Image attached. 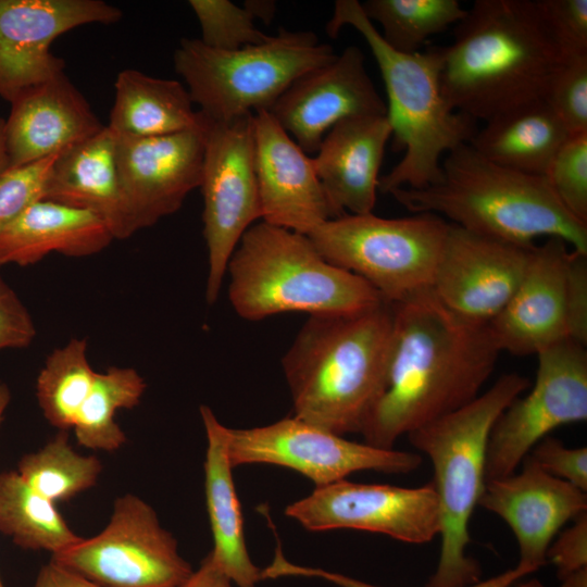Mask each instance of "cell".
Here are the masks:
<instances>
[{
    "label": "cell",
    "mask_w": 587,
    "mask_h": 587,
    "mask_svg": "<svg viewBox=\"0 0 587 587\" xmlns=\"http://www.w3.org/2000/svg\"><path fill=\"white\" fill-rule=\"evenodd\" d=\"M392 310L384 383L360 430L382 449L478 397L501 352L489 324L461 320L432 290Z\"/></svg>",
    "instance_id": "cell-1"
},
{
    "label": "cell",
    "mask_w": 587,
    "mask_h": 587,
    "mask_svg": "<svg viewBox=\"0 0 587 587\" xmlns=\"http://www.w3.org/2000/svg\"><path fill=\"white\" fill-rule=\"evenodd\" d=\"M439 50L444 97L475 122L544 99L562 61L535 0H475Z\"/></svg>",
    "instance_id": "cell-2"
},
{
    "label": "cell",
    "mask_w": 587,
    "mask_h": 587,
    "mask_svg": "<svg viewBox=\"0 0 587 587\" xmlns=\"http://www.w3.org/2000/svg\"><path fill=\"white\" fill-rule=\"evenodd\" d=\"M392 324L386 301L310 315L282 359L295 416L340 436L360 433L384 383Z\"/></svg>",
    "instance_id": "cell-3"
},
{
    "label": "cell",
    "mask_w": 587,
    "mask_h": 587,
    "mask_svg": "<svg viewBox=\"0 0 587 587\" xmlns=\"http://www.w3.org/2000/svg\"><path fill=\"white\" fill-rule=\"evenodd\" d=\"M389 195L412 213L445 216L476 234L523 245L559 238L587 253V224L564 208L545 175L494 163L469 142L446 154L436 184Z\"/></svg>",
    "instance_id": "cell-4"
},
{
    "label": "cell",
    "mask_w": 587,
    "mask_h": 587,
    "mask_svg": "<svg viewBox=\"0 0 587 587\" xmlns=\"http://www.w3.org/2000/svg\"><path fill=\"white\" fill-rule=\"evenodd\" d=\"M344 26L353 27L367 43L379 68L387 93V118L391 136L404 154L379 178L378 190L421 189L441 176V160L467 143L476 122L453 111L440 85V50L401 53L390 48L358 0H337L326 33L335 38Z\"/></svg>",
    "instance_id": "cell-5"
},
{
    "label": "cell",
    "mask_w": 587,
    "mask_h": 587,
    "mask_svg": "<svg viewBox=\"0 0 587 587\" xmlns=\"http://www.w3.org/2000/svg\"><path fill=\"white\" fill-rule=\"evenodd\" d=\"M529 386L509 373L474 400L409 433L410 444L432 464L441 538L437 569L426 587H463L478 582L480 571L469 558V524L485 486L486 450L500 414Z\"/></svg>",
    "instance_id": "cell-6"
},
{
    "label": "cell",
    "mask_w": 587,
    "mask_h": 587,
    "mask_svg": "<svg viewBox=\"0 0 587 587\" xmlns=\"http://www.w3.org/2000/svg\"><path fill=\"white\" fill-rule=\"evenodd\" d=\"M226 272L230 304L249 321L352 313L384 301L364 279L328 263L307 235L263 221L241 236Z\"/></svg>",
    "instance_id": "cell-7"
},
{
    "label": "cell",
    "mask_w": 587,
    "mask_h": 587,
    "mask_svg": "<svg viewBox=\"0 0 587 587\" xmlns=\"http://www.w3.org/2000/svg\"><path fill=\"white\" fill-rule=\"evenodd\" d=\"M336 57L313 32L280 28L263 43L232 51L183 38L173 60L198 111L210 121L227 122L270 111L295 80Z\"/></svg>",
    "instance_id": "cell-8"
},
{
    "label": "cell",
    "mask_w": 587,
    "mask_h": 587,
    "mask_svg": "<svg viewBox=\"0 0 587 587\" xmlns=\"http://www.w3.org/2000/svg\"><path fill=\"white\" fill-rule=\"evenodd\" d=\"M449 223L433 213L330 218L307 235L330 264L355 274L391 304L432 289Z\"/></svg>",
    "instance_id": "cell-9"
},
{
    "label": "cell",
    "mask_w": 587,
    "mask_h": 587,
    "mask_svg": "<svg viewBox=\"0 0 587 587\" xmlns=\"http://www.w3.org/2000/svg\"><path fill=\"white\" fill-rule=\"evenodd\" d=\"M51 561L100 587H177L193 572L152 507L132 494L116 499L100 534Z\"/></svg>",
    "instance_id": "cell-10"
},
{
    "label": "cell",
    "mask_w": 587,
    "mask_h": 587,
    "mask_svg": "<svg viewBox=\"0 0 587 587\" xmlns=\"http://www.w3.org/2000/svg\"><path fill=\"white\" fill-rule=\"evenodd\" d=\"M200 189L209 271L205 299L216 302L227 264L245 232L261 220L254 164L253 113L227 122L205 118Z\"/></svg>",
    "instance_id": "cell-11"
},
{
    "label": "cell",
    "mask_w": 587,
    "mask_h": 587,
    "mask_svg": "<svg viewBox=\"0 0 587 587\" xmlns=\"http://www.w3.org/2000/svg\"><path fill=\"white\" fill-rule=\"evenodd\" d=\"M535 384L495 422L488 438L485 482L515 472L554 428L587 419L586 346L565 339L537 354Z\"/></svg>",
    "instance_id": "cell-12"
},
{
    "label": "cell",
    "mask_w": 587,
    "mask_h": 587,
    "mask_svg": "<svg viewBox=\"0 0 587 587\" xmlns=\"http://www.w3.org/2000/svg\"><path fill=\"white\" fill-rule=\"evenodd\" d=\"M233 467L264 463L294 470L315 487L326 486L354 472L409 473L422 455L351 441L296 416L252 428H227Z\"/></svg>",
    "instance_id": "cell-13"
},
{
    "label": "cell",
    "mask_w": 587,
    "mask_h": 587,
    "mask_svg": "<svg viewBox=\"0 0 587 587\" xmlns=\"http://www.w3.org/2000/svg\"><path fill=\"white\" fill-rule=\"evenodd\" d=\"M285 514L311 532L355 529L410 544L430 541L440 530L438 499L432 483L409 488L342 479L315 487L287 505Z\"/></svg>",
    "instance_id": "cell-14"
},
{
    "label": "cell",
    "mask_w": 587,
    "mask_h": 587,
    "mask_svg": "<svg viewBox=\"0 0 587 587\" xmlns=\"http://www.w3.org/2000/svg\"><path fill=\"white\" fill-rule=\"evenodd\" d=\"M535 248L449 223L430 290L461 320L488 325L513 297Z\"/></svg>",
    "instance_id": "cell-15"
},
{
    "label": "cell",
    "mask_w": 587,
    "mask_h": 587,
    "mask_svg": "<svg viewBox=\"0 0 587 587\" xmlns=\"http://www.w3.org/2000/svg\"><path fill=\"white\" fill-rule=\"evenodd\" d=\"M122 11L102 0H0V97L13 102L64 72L50 51L60 35L86 24H113Z\"/></svg>",
    "instance_id": "cell-16"
},
{
    "label": "cell",
    "mask_w": 587,
    "mask_h": 587,
    "mask_svg": "<svg viewBox=\"0 0 587 587\" xmlns=\"http://www.w3.org/2000/svg\"><path fill=\"white\" fill-rule=\"evenodd\" d=\"M114 136L120 186L135 233L178 211L200 187L204 124L158 137Z\"/></svg>",
    "instance_id": "cell-17"
},
{
    "label": "cell",
    "mask_w": 587,
    "mask_h": 587,
    "mask_svg": "<svg viewBox=\"0 0 587 587\" xmlns=\"http://www.w3.org/2000/svg\"><path fill=\"white\" fill-rule=\"evenodd\" d=\"M268 112L311 154L340 121L386 115L387 107L367 73L362 51L349 46L329 63L295 80Z\"/></svg>",
    "instance_id": "cell-18"
},
{
    "label": "cell",
    "mask_w": 587,
    "mask_h": 587,
    "mask_svg": "<svg viewBox=\"0 0 587 587\" xmlns=\"http://www.w3.org/2000/svg\"><path fill=\"white\" fill-rule=\"evenodd\" d=\"M254 164L261 221L309 235L337 217L313 158L282 128L268 111L253 113Z\"/></svg>",
    "instance_id": "cell-19"
},
{
    "label": "cell",
    "mask_w": 587,
    "mask_h": 587,
    "mask_svg": "<svg viewBox=\"0 0 587 587\" xmlns=\"http://www.w3.org/2000/svg\"><path fill=\"white\" fill-rule=\"evenodd\" d=\"M569 245L547 238L536 245L525 275L504 309L489 323L500 351L537 354L571 339Z\"/></svg>",
    "instance_id": "cell-20"
},
{
    "label": "cell",
    "mask_w": 587,
    "mask_h": 587,
    "mask_svg": "<svg viewBox=\"0 0 587 587\" xmlns=\"http://www.w3.org/2000/svg\"><path fill=\"white\" fill-rule=\"evenodd\" d=\"M478 505L510 526L519 544L517 564L535 572L547 562L548 548L559 529L586 512L587 496L526 455L520 473L485 482Z\"/></svg>",
    "instance_id": "cell-21"
},
{
    "label": "cell",
    "mask_w": 587,
    "mask_h": 587,
    "mask_svg": "<svg viewBox=\"0 0 587 587\" xmlns=\"http://www.w3.org/2000/svg\"><path fill=\"white\" fill-rule=\"evenodd\" d=\"M104 126L84 95L62 72L11 102L5 120L8 168L55 154Z\"/></svg>",
    "instance_id": "cell-22"
},
{
    "label": "cell",
    "mask_w": 587,
    "mask_h": 587,
    "mask_svg": "<svg viewBox=\"0 0 587 587\" xmlns=\"http://www.w3.org/2000/svg\"><path fill=\"white\" fill-rule=\"evenodd\" d=\"M391 126L386 115L352 116L323 138L313 163L337 217L372 213Z\"/></svg>",
    "instance_id": "cell-23"
},
{
    "label": "cell",
    "mask_w": 587,
    "mask_h": 587,
    "mask_svg": "<svg viewBox=\"0 0 587 587\" xmlns=\"http://www.w3.org/2000/svg\"><path fill=\"white\" fill-rule=\"evenodd\" d=\"M43 200L95 214L114 239L135 234L120 186L115 136L107 125L58 154Z\"/></svg>",
    "instance_id": "cell-24"
},
{
    "label": "cell",
    "mask_w": 587,
    "mask_h": 587,
    "mask_svg": "<svg viewBox=\"0 0 587 587\" xmlns=\"http://www.w3.org/2000/svg\"><path fill=\"white\" fill-rule=\"evenodd\" d=\"M207 436L204 492L213 537L212 559L237 587H257L261 570L247 550L243 517L228 454L227 428L208 405L200 407Z\"/></svg>",
    "instance_id": "cell-25"
},
{
    "label": "cell",
    "mask_w": 587,
    "mask_h": 587,
    "mask_svg": "<svg viewBox=\"0 0 587 587\" xmlns=\"http://www.w3.org/2000/svg\"><path fill=\"white\" fill-rule=\"evenodd\" d=\"M113 240L108 226L95 214L41 200L0 232V265H32L53 252L88 257Z\"/></svg>",
    "instance_id": "cell-26"
},
{
    "label": "cell",
    "mask_w": 587,
    "mask_h": 587,
    "mask_svg": "<svg viewBox=\"0 0 587 587\" xmlns=\"http://www.w3.org/2000/svg\"><path fill=\"white\" fill-rule=\"evenodd\" d=\"M570 136L563 122L541 99L485 122L469 143L494 163L546 176L553 158Z\"/></svg>",
    "instance_id": "cell-27"
},
{
    "label": "cell",
    "mask_w": 587,
    "mask_h": 587,
    "mask_svg": "<svg viewBox=\"0 0 587 587\" xmlns=\"http://www.w3.org/2000/svg\"><path fill=\"white\" fill-rule=\"evenodd\" d=\"M114 103L107 125L115 135L158 137L200 128L204 116L193 109L178 80L121 71L114 83Z\"/></svg>",
    "instance_id": "cell-28"
},
{
    "label": "cell",
    "mask_w": 587,
    "mask_h": 587,
    "mask_svg": "<svg viewBox=\"0 0 587 587\" xmlns=\"http://www.w3.org/2000/svg\"><path fill=\"white\" fill-rule=\"evenodd\" d=\"M0 533L22 549L52 554L82 539L66 524L55 503L34 491L16 471L0 473Z\"/></svg>",
    "instance_id": "cell-29"
},
{
    "label": "cell",
    "mask_w": 587,
    "mask_h": 587,
    "mask_svg": "<svg viewBox=\"0 0 587 587\" xmlns=\"http://www.w3.org/2000/svg\"><path fill=\"white\" fill-rule=\"evenodd\" d=\"M146 388L145 379L134 369L113 366L97 372L73 425L78 444L108 452L120 449L127 438L114 420L115 413L135 408Z\"/></svg>",
    "instance_id": "cell-30"
},
{
    "label": "cell",
    "mask_w": 587,
    "mask_h": 587,
    "mask_svg": "<svg viewBox=\"0 0 587 587\" xmlns=\"http://www.w3.org/2000/svg\"><path fill=\"white\" fill-rule=\"evenodd\" d=\"M96 373L87 358V341L72 338L47 358L36 382V397L46 420L59 430L73 428Z\"/></svg>",
    "instance_id": "cell-31"
},
{
    "label": "cell",
    "mask_w": 587,
    "mask_h": 587,
    "mask_svg": "<svg viewBox=\"0 0 587 587\" xmlns=\"http://www.w3.org/2000/svg\"><path fill=\"white\" fill-rule=\"evenodd\" d=\"M383 40L401 53H415L426 40L455 25L467 13L458 0H367L361 3Z\"/></svg>",
    "instance_id": "cell-32"
},
{
    "label": "cell",
    "mask_w": 587,
    "mask_h": 587,
    "mask_svg": "<svg viewBox=\"0 0 587 587\" xmlns=\"http://www.w3.org/2000/svg\"><path fill=\"white\" fill-rule=\"evenodd\" d=\"M101 471L97 457L82 455L72 448L67 430H60L41 449L22 457L16 470L34 491L53 503L95 486Z\"/></svg>",
    "instance_id": "cell-33"
},
{
    "label": "cell",
    "mask_w": 587,
    "mask_h": 587,
    "mask_svg": "<svg viewBox=\"0 0 587 587\" xmlns=\"http://www.w3.org/2000/svg\"><path fill=\"white\" fill-rule=\"evenodd\" d=\"M201 28L200 41L213 49L232 51L260 45L271 36L261 32L246 7L228 0H189Z\"/></svg>",
    "instance_id": "cell-34"
},
{
    "label": "cell",
    "mask_w": 587,
    "mask_h": 587,
    "mask_svg": "<svg viewBox=\"0 0 587 587\" xmlns=\"http://www.w3.org/2000/svg\"><path fill=\"white\" fill-rule=\"evenodd\" d=\"M546 177L564 208L587 224V132L567 138Z\"/></svg>",
    "instance_id": "cell-35"
},
{
    "label": "cell",
    "mask_w": 587,
    "mask_h": 587,
    "mask_svg": "<svg viewBox=\"0 0 587 587\" xmlns=\"http://www.w3.org/2000/svg\"><path fill=\"white\" fill-rule=\"evenodd\" d=\"M571 135L587 132V57L563 59L544 97Z\"/></svg>",
    "instance_id": "cell-36"
},
{
    "label": "cell",
    "mask_w": 587,
    "mask_h": 587,
    "mask_svg": "<svg viewBox=\"0 0 587 587\" xmlns=\"http://www.w3.org/2000/svg\"><path fill=\"white\" fill-rule=\"evenodd\" d=\"M60 152L8 168L0 175V232L29 207L43 200L52 164Z\"/></svg>",
    "instance_id": "cell-37"
},
{
    "label": "cell",
    "mask_w": 587,
    "mask_h": 587,
    "mask_svg": "<svg viewBox=\"0 0 587 587\" xmlns=\"http://www.w3.org/2000/svg\"><path fill=\"white\" fill-rule=\"evenodd\" d=\"M561 59L587 57V0H535Z\"/></svg>",
    "instance_id": "cell-38"
},
{
    "label": "cell",
    "mask_w": 587,
    "mask_h": 587,
    "mask_svg": "<svg viewBox=\"0 0 587 587\" xmlns=\"http://www.w3.org/2000/svg\"><path fill=\"white\" fill-rule=\"evenodd\" d=\"M534 573L532 570L517 564L497 576L484 582H476L463 587H510L515 580ZM262 578H278L284 576L317 577L330 582L339 587H382L372 585L340 573L326 571L319 567L301 566L289 562L283 554L279 545L275 550L273 561L262 570Z\"/></svg>",
    "instance_id": "cell-39"
},
{
    "label": "cell",
    "mask_w": 587,
    "mask_h": 587,
    "mask_svg": "<svg viewBox=\"0 0 587 587\" xmlns=\"http://www.w3.org/2000/svg\"><path fill=\"white\" fill-rule=\"evenodd\" d=\"M529 457L546 473L587 490V449L569 448L561 440L547 436L532 449Z\"/></svg>",
    "instance_id": "cell-40"
},
{
    "label": "cell",
    "mask_w": 587,
    "mask_h": 587,
    "mask_svg": "<svg viewBox=\"0 0 587 587\" xmlns=\"http://www.w3.org/2000/svg\"><path fill=\"white\" fill-rule=\"evenodd\" d=\"M35 337L30 313L0 275V350L26 348Z\"/></svg>",
    "instance_id": "cell-41"
},
{
    "label": "cell",
    "mask_w": 587,
    "mask_h": 587,
    "mask_svg": "<svg viewBox=\"0 0 587 587\" xmlns=\"http://www.w3.org/2000/svg\"><path fill=\"white\" fill-rule=\"evenodd\" d=\"M546 559L558 569L559 577L587 567V513L574 519V524L563 530L548 548Z\"/></svg>",
    "instance_id": "cell-42"
},
{
    "label": "cell",
    "mask_w": 587,
    "mask_h": 587,
    "mask_svg": "<svg viewBox=\"0 0 587 587\" xmlns=\"http://www.w3.org/2000/svg\"><path fill=\"white\" fill-rule=\"evenodd\" d=\"M571 339L587 345V253L572 249L569 259Z\"/></svg>",
    "instance_id": "cell-43"
},
{
    "label": "cell",
    "mask_w": 587,
    "mask_h": 587,
    "mask_svg": "<svg viewBox=\"0 0 587 587\" xmlns=\"http://www.w3.org/2000/svg\"><path fill=\"white\" fill-rule=\"evenodd\" d=\"M33 587H100L52 561L45 564L37 574Z\"/></svg>",
    "instance_id": "cell-44"
},
{
    "label": "cell",
    "mask_w": 587,
    "mask_h": 587,
    "mask_svg": "<svg viewBox=\"0 0 587 587\" xmlns=\"http://www.w3.org/2000/svg\"><path fill=\"white\" fill-rule=\"evenodd\" d=\"M233 582L210 553L202 560L199 569L177 587H233Z\"/></svg>",
    "instance_id": "cell-45"
},
{
    "label": "cell",
    "mask_w": 587,
    "mask_h": 587,
    "mask_svg": "<svg viewBox=\"0 0 587 587\" xmlns=\"http://www.w3.org/2000/svg\"><path fill=\"white\" fill-rule=\"evenodd\" d=\"M243 7L248 9L254 20L260 18L264 24L271 23L276 11L275 2L270 0H248Z\"/></svg>",
    "instance_id": "cell-46"
},
{
    "label": "cell",
    "mask_w": 587,
    "mask_h": 587,
    "mask_svg": "<svg viewBox=\"0 0 587 587\" xmlns=\"http://www.w3.org/2000/svg\"><path fill=\"white\" fill-rule=\"evenodd\" d=\"M562 580L561 587H587V567L565 576Z\"/></svg>",
    "instance_id": "cell-47"
},
{
    "label": "cell",
    "mask_w": 587,
    "mask_h": 587,
    "mask_svg": "<svg viewBox=\"0 0 587 587\" xmlns=\"http://www.w3.org/2000/svg\"><path fill=\"white\" fill-rule=\"evenodd\" d=\"M9 167V157L5 142V120L0 116V175Z\"/></svg>",
    "instance_id": "cell-48"
},
{
    "label": "cell",
    "mask_w": 587,
    "mask_h": 587,
    "mask_svg": "<svg viewBox=\"0 0 587 587\" xmlns=\"http://www.w3.org/2000/svg\"><path fill=\"white\" fill-rule=\"evenodd\" d=\"M10 400H11V392H10L9 387L4 383L0 382V425L3 421L4 412L9 405ZM0 587H4L1 577H0Z\"/></svg>",
    "instance_id": "cell-49"
}]
</instances>
